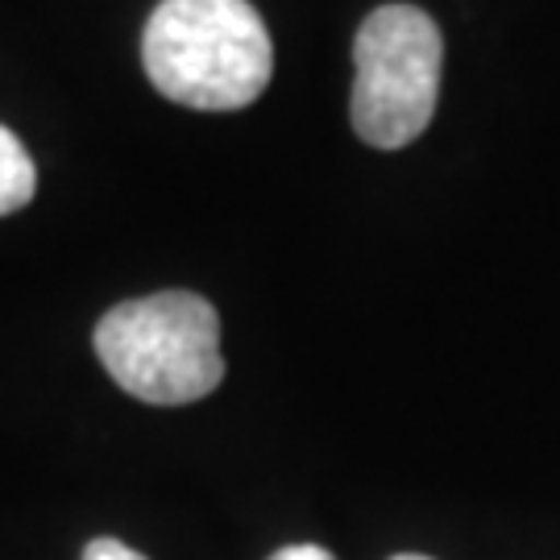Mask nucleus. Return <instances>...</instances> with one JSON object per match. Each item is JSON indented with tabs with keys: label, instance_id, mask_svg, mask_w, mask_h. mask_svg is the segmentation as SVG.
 Instances as JSON below:
<instances>
[{
	"label": "nucleus",
	"instance_id": "obj_7",
	"mask_svg": "<svg viewBox=\"0 0 560 560\" xmlns=\"http://www.w3.org/2000/svg\"><path fill=\"white\" fill-rule=\"evenodd\" d=\"M390 560H432V557H416V552H402V557H390Z\"/></svg>",
	"mask_w": 560,
	"mask_h": 560
},
{
	"label": "nucleus",
	"instance_id": "obj_2",
	"mask_svg": "<svg viewBox=\"0 0 560 560\" xmlns=\"http://www.w3.org/2000/svg\"><path fill=\"white\" fill-rule=\"evenodd\" d=\"M96 358L141 402L183 407L224 378L217 307L191 291H162L113 307L96 324Z\"/></svg>",
	"mask_w": 560,
	"mask_h": 560
},
{
	"label": "nucleus",
	"instance_id": "obj_4",
	"mask_svg": "<svg viewBox=\"0 0 560 560\" xmlns=\"http://www.w3.org/2000/svg\"><path fill=\"white\" fill-rule=\"evenodd\" d=\"M38 191V171L13 129L0 125V217H13Z\"/></svg>",
	"mask_w": 560,
	"mask_h": 560
},
{
	"label": "nucleus",
	"instance_id": "obj_6",
	"mask_svg": "<svg viewBox=\"0 0 560 560\" xmlns=\"http://www.w3.org/2000/svg\"><path fill=\"white\" fill-rule=\"evenodd\" d=\"M270 560H337L328 557L324 548H316V544H295V548H282V552H275Z\"/></svg>",
	"mask_w": 560,
	"mask_h": 560
},
{
	"label": "nucleus",
	"instance_id": "obj_3",
	"mask_svg": "<svg viewBox=\"0 0 560 560\" xmlns=\"http://www.w3.org/2000/svg\"><path fill=\"white\" fill-rule=\"evenodd\" d=\"M353 129L374 150H402L428 129L441 96L444 38L416 4H382L353 42Z\"/></svg>",
	"mask_w": 560,
	"mask_h": 560
},
{
	"label": "nucleus",
	"instance_id": "obj_1",
	"mask_svg": "<svg viewBox=\"0 0 560 560\" xmlns=\"http://www.w3.org/2000/svg\"><path fill=\"white\" fill-rule=\"evenodd\" d=\"M141 59L166 101L200 113L245 108L275 75V46L249 0H162Z\"/></svg>",
	"mask_w": 560,
	"mask_h": 560
},
{
	"label": "nucleus",
	"instance_id": "obj_5",
	"mask_svg": "<svg viewBox=\"0 0 560 560\" xmlns=\"http://www.w3.org/2000/svg\"><path fill=\"white\" fill-rule=\"evenodd\" d=\"M83 560H145V557H141V552H133L129 544L104 536V540H92L88 548H83Z\"/></svg>",
	"mask_w": 560,
	"mask_h": 560
}]
</instances>
